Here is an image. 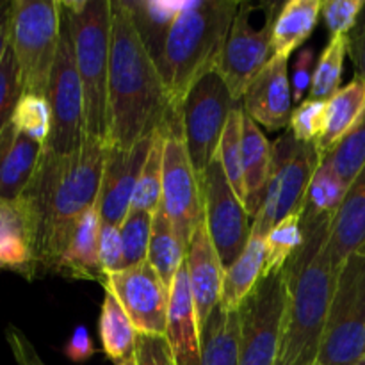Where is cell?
Returning a JSON list of instances; mask_svg holds the SVG:
<instances>
[{
  "mask_svg": "<svg viewBox=\"0 0 365 365\" xmlns=\"http://www.w3.org/2000/svg\"><path fill=\"white\" fill-rule=\"evenodd\" d=\"M106 153L107 143L89 138L68 155L43 150L34 177L16 200L27 225L36 278L59 271L78 220L98 200Z\"/></svg>",
  "mask_w": 365,
  "mask_h": 365,
  "instance_id": "6da1fadb",
  "label": "cell"
},
{
  "mask_svg": "<svg viewBox=\"0 0 365 365\" xmlns=\"http://www.w3.org/2000/svg\"><path fill=\"white\" fill-rule=\"evenodd\" d=\"M175 107L123 0L110 2L107 145L128 146L159 130Z\"/></svg>",
  "mask_w": 365,
  "mask_h": 365,
  "instance_id": "7a4b0ae2",
  "label": "cell"
},
{
  "mask_svg": "<svg viewBox=\"0 0 365 365\" xmlns=\"http://www.w3.org/2000/svg\"><path fill=\"white\" fill-rule=\"evenodd\" d=\"M330 223L331 216L303 207V245L284 267L287 305L278 353L284 365H312L317 360L339 277L324 253Z\"/></svg>",
  "mask_w": 365,
  "mask_h": 365,
  "instance_id": "3957f363",
  "label": "cell"
},
{
  "mask_svg": "<svg viewBox=\"0 0 365 365\" xmlns=\"http://www.w3.org/2000/svg\"><path fill=\"white\" fill-rule=\"evenodd\" d=\"M239 6L237 0L182 4L157 63L175 107L203 75L220 68Z\"/></svg>",
  "mask_w": 365,
  "mask_h": 365,
  "instance_id": "277c9868",
  "label": "cell"
},
{
  "mask_svg": "<svg viewBox=\"0 0 365 365\" xmlns=\"http://www.w3.org/2000/svg\"><path fill=\"white\" fill-rule=\"evenodd\" d=\"M73 38L75 61L84 91L86 132L89 139L107 143V84H109L110 2L61 0Z\"/></svg>",
  "mask_w": 365,
  "mask_h": 365,
  "instance_id": "5b68a950",
  "label": "cell"
},
{
  "mask_svg": "<svg viewBox=\"0 0 365 365\" xmlns=\"http://www.w3.org/2000/svg\"><path fill=\"white\" fill-rule=\"evenodd\" d=\"M61 36V0H13L9 46L24 95L45 96Z\"/></svg>",
  "mask_w": 365,
  "mask_h": 365,
  "instance_id": "8992f818",
  "label": "cell"
},
{
  "mask_svg": "<svg viewBox=\"0 0 365 365\" xmlns=\"http://www.w3.org/2000/svg\"><path fill=\"white\" fill-rule=\"evenodd\" d=\"M365 359V253L342 264L321 337L317 364L356 365Z\"/></svg>",
  "mask_w": 365,
  "mask_h": 365,
  "instance_id": "52a82bcc",
  "label": "cell"
},
{
  "mask_svg": "<svg viewBox=\"0 0 365 365\" xmlns=\"http://www.w3.org/2000/svg\"><path fill=\"white\" fill-rule=\"evenodd\" d=\"M321 160L316 143L296 141L289 128L273 143L266 198L253 217V234L266 237L278 221L303 209L307 189Z\"/></svg>",
  "mask_w": 365,
  "mask_h": 365,
  "instance_id": "ba28073f",
  "label": "cell"
},
{
  "mask_svg": "<svg viewBox=\"0 0 365 365\" xmlns=\"http://www.w3.org/2000/svg\"><path fill=\"white\" fill-rule=\"evenodd\" d=\"M164 135L163 153V198L160 209L170 220L175 234L187 248L191 235L203 220L202 178L196 173L187 148L180 107L170 114L160 127Z\"/></svg>",
  "mask_w": 365,
  "mask_h": 365,
  "instance_id": "9c48e42d",
  "label": "cell"
},
{
  "mask_svg": "<svg viewBox=\"0 0 365 365\" xmlns=\"http://www.w3.org/2000/svg\"><path fill=\"white\" fill-rule=\"evenodd\" d=\"M46 100L52 113V127L43 150L56 155H68L84 146L88 139L84 114V91L75 61L71 29L61 9V36L56 63L48 82Z\"/></svg>",
  "mask_w": 365,
  "mask_h": 365,
  "instance_id": "30bf717a",
  "label": "cell"
},
{
  "mask_svg": "<svg viewBox=\"0 0 365 365\" xmlns=\"http://www.w3.org/2000/svg\"><path fill=\"white\" fill-rule=\"evenodd\" d=\"M239 106L241 102L232 96L227 82L217 70L203 75L182 100L180 113L185 148L200 178L217 155L228 118Z\"/></svg>",
  "mask_w": 365,
  "mask_h": 365,
  "instance_id": "8fae6325",
  "label": "cell"
},
{
  "mask_svg": "<svg viewBox=\"0 0 365 365\" xmlns=\"http://www.w3.org/2000/svg\"><path fill=\"white\" fill-rule=\"evenodd\" d=\"M285 305L287 285L284 271L257 282L237 310L239 365H277Z\"/></svg>",
  "mask_w": 365,
  "mask_h": 365,
  "instance_id": "7c38bea8",
  "label": "cell"
},
{
  "mask_svg": "<svg viewBox=\"0 0 365 365\" xmlns=\"http://www.w3.org/2000/svg\"><path fill=\"white\" fill-rule=\"evenodd\" d=\"M202 195L207 232L225 271L245 252L252 225L248 210L232 189L217 155L203 171Z\"/></svg>",
  "mask_w": 365,
  "mask_h": 365,
  "instance_id": "4fadbf2b",
  "label": "cell"
},
{
  "mask_svg": "<svg viewBox=\"0 0 365 365\" xmlns=\"http://www.w3.org/2000/svg\"><path fill=\"white\" fill-rule=\"evenodd\" d=\"M274 7H278V4L269 7L262 29H255L252 25L250 14L253 6L250 2H241L234 18L217 71L225 78L232 96L237 102H241L253 78L273 59L271 36H273L274 16H277Z\"/></svg>",
  "mask_w": 365,
  "mask_h": 365,
  "instance_id": "5bb4252c",
  "label": "cell"
},
{
  "mask_svg": "<svg viewBox=\"0 0 365 365\" xmlns=\"http://www.w3.org/2000/svg\"><path fill=\"white\" fill-rule=\"evenodd\" d=\"M103 287L120 302L139 335L166 337L171 292L148 260L107 274Z\"/></svg>",
  "mask_w": 365,
  "mask_h": 365,
  "instance_id": "9a60e30c",
  "label": "cell"
},
{
  "mask_svg": "<svg viewBox=\"0 0 365 365\" xmlns=\"http://www.w3.org/2000/svg\"><path fill=\"white\" fill-rule=\"evenodd\" d=\"M155 139V132L139 139L128 148L107 145L106 164H103L102 185H100L98 205L100 220L106 225L120 227L128 214L134 200L141 171L148 159L150 148Z\"/></svg>",
  "mask_w": 365,
  "mask_h": 365,
  "instance_id": "2e32d148",
  "label": "cell"
},
{
  "mask_svg": "<svg viewBox=\"0 0 365 365\" xmlns=\"http://www.w3.org/2000/svg\"><path fill=\"white\" fill-rule=\"evenodd\" d=\"M287 61L273 56L253 78L241 100L246 116L269 130L287 128L294 110Z\"/></svg>",
  "mask_w": 365,
  "mask_h": 365,
  "instance_id": "e0dca14e",
  "label": "cell"
},
{
  "mask_svg": "<svg viewBox=\"0 0 365 365\" xmlns=\"http://www.w3.org/2000/svg\"><path fill=\"white\" fill-rule=\"evenodd\" d=\"M185 266H187L196 319L202 334V328L205 327L212 310L220 305L221 284H223V266L207 232L205 216L192 232L185 255Z\"/></svg>",
  "mask_w": 365,
  "mask_h": 365,
  "instance_id": "ac0fdd59",
  "label": "cell"
},
{
  "mask_svg": "<svg viewBox=\"0 0 365 365\" xmlns=\"http://www.w3.org/2000/svg\"><path fill=\"white\" fill-rule=\"evenodd\" d=\"M166 341L177 365L202 364V334L196 319L185 262L178 271L171 289Z\"/></svg>",
  "mask_w": 365,
  "mask_h": 365,
  "instance_id": "d6986e66",
  "label": "cell"
},
{
  "mask_svg": "<svg viewBox=\"0 0 365 365\" xmlns=\"http://www.w3.org/2000/svg\"><path fill=\"white\" fill-rule=\"evenodd\" d=\"M365 246V166L351 182L342 202L330 223L328 241L324 246L328 260L335 271H341L342 264L360 252Z\"/></svg>",
  "mask_w": 365,
  "mask_h": 365,
  "instance_id": "ffe728a7",
  "label": "cell"
},
{
  "mask_svg": "<svg viewBox=\"0 0 365 365\" xmlns=\"http://www.w3.org/2000/svg\"><path fill=\"white\" fill-rule=\"evenodd\" d=\"M43 145L18 130L9 121L0 134V198L16 202L32 180Z\"/></svg>",
  "mask_w": 365,
  "mask_h": 365,
  "instance_id": "44dd1931",
  "label": "cell"
},
{
  "mask_svg": "<svg viewBox=\"0 0 365 365\" xmlns=\"http://www.w3.org/2000/svg\"><path fill=\"white\" fill-rule=\"evenodd\" d=\"M100 228H102V220H100L98 205L95 203L78 220L70 245L61 257L57 274L78 278V280H106L98 257Z\"/></svg>",
  "mask_w": 365,
  "mask_h": 365,
  "instance_id": "7402d4cb",
  "label": "cell"
},
{
  "mask_svg": "<svg viewBox=\"0 0 365 365\" xmlns=\"http://www.w3.org/2000/svg\"><path fill=\"white\" fill-rule=\"evenodd\" d=\"M273 145L267 141L259 125L245 114L242 125V171H245V207L255 217L266 198L271 173Z\"/></svg>",
  "mask_w": 365,
  "mask_h": 365,
  "instance_id": "603a6c76",
  "label": "cell"
},
{
  "mask_svg": "<svg viewBox=\"0 0 365 365\" xmlns=\"http://www.w3.org/2000/svg\"><path fill=\"white\" fill-rule=\"evenodd\" d=\"M365 114V78L356 75L349 84L342 86L327 102V116L319 139L316 141L321 159L328 155L348 132L356 127Z\"/></svg>",
  "mask_w": 365,
  "mask_h": 365,
  "instance_id": "cb8c5ba5",
  "label": "cell"
},
{
  "mask_svg": "<svg viewBox=\"0 0 365 365\" xmlns=\"http://www.w3.org/2000/svg\"><path fill=\"white\" fill-rule=\"evenodd\" d=\"M264 264H266V237L252 232L241 257L223 271L220 307L225 312H237L246 296L262 278Z\"/></svg>",
  "mask_w": 365,
  "mask_h": 365,
  "instance_id": "d4e9b609",
  "label": "cell"
},
{
  "mask_svg": "<svg viewBox=\"0 0 365 365\" xmlns=\"http://www.w3.org/2000/svg\"><path fill=\"white\" fill-rule=\"evenodd\" d=\"M321 0H289L280 7L273 24V56L289 59L316 29L321 16Z\"/></svg>",
  "mask_w": 365,
  "mask_h": 365,
  "instance_id": "484cf974",
  "label": "cell"
},
{
  "mask_svg": "<svg viewBox=\"0 0 365 365\" xmlns=\"http://www.w3.org/2000/svg\"><path fill=\"white\" fill-rule=\"evenodd\" d=\"M0 269L13 271L27 280L36 278L27 225L16 202L0 198Z\"/></svg>",
  "mask_w": 365,
  "mask_h": 365,
  "instance_id": "4316f807",
  "label": "cell"
},
{
  "mask_svg": "<svg viewBox=\"0 0 365 365\" xmlns=\"http://www.w3.org/2000/svg\"><path fill=\"white\" fill-rule=\"evenodd\" d=\"M134 20L138 34L153 63L160 61L168 32L184 2L173 0H123Z\"/></svg>",
  "mask_w": 365,
  "mask_h": 365,
  "instance_id": "83f0119b",
  "label": "cell"
},
{
  "mask_svg": "<svg viewBox=\"0 0 365 365\" xmlns=\"http://www.w3.org/2000/svg\"><path fill=\"white\" fill-rule=\"evenodd\" d=\"M239 365V316L220 305L202 328V364Z\"/></svg>",
  "mask_w": 365,
  "mask_h": 365,
  "instance_id": "f1b7e54d",
  "label": "cell"
},
{
  "mask_svg": "<svg viewBox=\"0 0 365 365\" xmlns=\"http://www.w3.org/2000/svg\"><path fill=\"white\" fill-rule=\"evenodd\" d=\"M187 248L182 245L180 239L175 234L170 220L164 216L163 210L153 214L152 237L148 246V264L153 267L164 287L171 292L178 271L184 266Z\"/></svg>",
  "mask_w": 365,
  "mask_h": 365,
  "instance_id": "f546056e",
  "label": "cell"
},
{
  "mask_svg": "<svg viewBox=\"0 0 365 365\" xmlns=\"http://www.w3.org/2000/svg\"><path fill=\"white\" fill-rule=\"evenodd\" d=\"M98 331L107 359L118 364L128 356H134L138 331L125 314L123 307L109 291H106V296H103Z\"/></svg>",
  "mask_w": 365,
  "mask_h": 365,
  "instance_id": "4dcf8cb0",
  "label": "cell"
},
{
  "mask_svg": "<svg viewBox=\"0 0 365 365\" xmlns=\"http://www.w3.org/2000/svg\"><path fill=\"white\" fill-rule=\"evenodd\" d=\"M348 56V36L330 38L323 53L314 68L312 84L309 89V100L328 102L341 89L342 68Z\"/></svg>",
  "mask_w": 365,
  "mask_h": 365,
  "instance_id": "1f68e13d",
  "label": "cell"
},
{
  "mask_svg": "<svg viewBox=\"0 0 365 365\" xmlns=\"http://www.w3.org/2000/svg\"><path fill=\"white\" fill-rule=\"evenodd\" d=\"M302 214L303 209L289 214L287 217L278 221L266 235V264H264L262 277L282 273L289 259L303 245Z\"/></svg>",
  "mask_w": 365,
  "mask_h": 365,
  "instance_id": "d6a6232c",
  "label": "cell"
},
{
  "mask_svg": "<svg viewBox=\"0 0 365 365\" xmlns=\"http://www.w3.org/2000/svg\"><path fill=\"white\" fill-rule=\"evenodd\" d=\"M242 125H245V109L242 103L232 110L227 121L223 135H221L217 157L223 166L225 175L230 182L232 189L239 196L242 203L246 200L245 189V171H242Z\"/></svg>",
  "mask_w": 365,
  "mask_h": 365,
  "instance_id": "836d02e7",
  "label": "cell"
},
{
  "mask_svg": "<svg viewBox=\"0 0 365 365\" xmlns=\"http://www.w3.org/2000/svg\"><path fill=\"white\" fill-rule=\"evenodd\" d=\"M348 189L349 185L335 173L328 159H323L317 170L314 171L303 207L334 217L337 210L341 209L342 202L348 195Z\"/></svg>",
  "mask_w": 365,
  "mask_h": 365,
  "instance_id": "e575fe53",
  "label": "cell"
},
{
  "mask_svg": "<svg viewBox=\"0 0 365 365\" xmlns=\"http://www.w3.org/2000/svg\"><path fill=\"white\" fill-rule=\"evenodd\" d=\"M163 153H164V135L163 130L155 132V139L150 148L148 159L141 171L138 185H135L134 200L130 209L143 210V212L155 214L160 209L163 198Z\"/></svg>",
  "mask_w": 365,
  "mask_h": 365,
  "instance_id": "d590c367",
  "label": "cell"
},
{
  "mask_svg": "<svg viewBox=\"0 0 365 365\" xmlns=\"http://www.w3.org/2000/svg\"><path fill=\"white\" fill-rule=\"evenodd\" d=\"M324 159L331 164L335 173L348 185L365 166V114L351 132L339 141V145Z\"/></svg>",
  "mask_w": 365,
  "mask_h": 365,
  "instance_id": "8d00e7d4",
  "label": "cell"
},
{
  "mask_svg": "<svg viewBox=\"0 0 365 365\" xmlns=\"http://www.w3.org/2000/svg\"><path fill=\"white\" fill-rule=\"evenodd\" d=\"M11 123L25 135L45 146L50 135V127H52L48 100L39 95H21L14 107Z\"/></svg>",
  "mask_w": 365,
  "mask_h": 365,
  "instance_id": "74e56055",
  "label": "cell"
},
{
  "mask_svg": "<svg viewBox=\"0 0 365 365\" xmlns=\"http://www.w3.org/2000/svg\"><path fill=\"white\" fill-rule=\"evenodd\" d=\"M153 214L130 209L120 225L121 245H123L125 267L138 266L148 259L150 237H152Z\"/></svg>",
  "mask_w": 365,
  "mask_h": 365,
  "instance_id": "f35d334b",
  "label": "cell"
},
{
  "mask_svg": "<svg viewBox=\"0 0 365 365\" xmlns=\"http://www.w3.org/2000/svg\"><path fill=\"white\" fill-rule=\"evenodd\" d=\"M324 116H327V102L307 98L292 110L289 130L292 132L296 141L316 143L323 132Z\"/></svg>",
  "mask_w": 365,
  "mask_h": 365,
  "instance_id": "ab89813d",
  "label": "cell"
},
{
  "mask_svg": "<svg viewBox=\"0 0 365 365\" xmlns=\"http://www.w3.org/2000/svg\"><path fill=\"white\" fill-rule=\"evenodd\" d=\"M21 95H24V91H21L16 61H14L11 46H7L2 63H0V134L9 125L14 107H16Z\"/></svg>",
  "mask_w": 365,
  "mask_h": 365,
  "instance_id": "60d3db41",
  "label": "cell"
},
{
  "mask_svg": "<svg viewBox=\"0 0 365 365\" xmlns=\"http://www.w3.org/2000/svg\"><path fill=\"white\" fill-rule=\"evenodd\" d=\"M365 0H327L321 7V16L324 18L330 38L348 36L355 27Z\"/></svg>",
  "mask_w": 365,
  "mask_h": 365,
  "instance_id": "b9f144b4",
  "label": "cell"
},
{
  "mask_svg": "<svg viewBox=\"0 0 365 365\" xmlns=\"http://www.w3.org/2000/svg\"><path fill=\"white\" fill-rule=\"evenodd\" d=\"M98 257L100 266H102V271L106 277L107 274L116 273V271L125 269L123 245H121L120 227L102 223L98 241Z\"/></svg>",
  "mask_w": 365,
  "mask_h": 365,
  "instance_id": "7bdbcfd3",
  "label": "cell"
},
{
  "mask_svg": "<svg viewBox=\"0 0 365 365\" xmlns=\"http://www.w3.org/2000/svg\"><path fill=\"white\" fill-rule=\"evenodd\" d=\"M134 356L135 365H177L166 337L138 334Z\"/></svg>",
  "mask_w": 365,
  "mask_h": 365,
  "instance_id": "ee69618b",
  "label": "cell"
},
{
  "mask_svg": "<svg viewBox=\"0 0 365 365\" xmlns=\"http://www.w3.org/2000/svg\"><path fill=\"white\" fill-rule=\"evenodd\" d=\"M314 64H316V50L312 46H305V48L299 50L291 77L292 102H296L298 106L303 102V96L312 84Z\"/></svg>",
  "mask_w": 365,
  "mask_h": 365,
  "instance_id": "f6af8a7d",
  "label": "cell"
},
{
  "mask_svg": "<svg viewBox=\"0 0 365 365\" xmlns=\"http://www.w3.org/2000/svg\"><path fill=\"white\" fill-rule=\"evenodd\" d=\"M6 341L16 365H46L39 353L36 351L34 344L29 341L27 335L14 324H9L6 328Z\"/></svg>",
  "mask_w": 365,
  "mask_h": 365,
  "instance_id": "bcb514c9",
  "label": "cell"
},
{
  "mask_svg": "<svg viewBox=\"0 0 365 365\" xmlns=\"http://www.w3.org/2000/svg\"><path fill=\"white\" fill-rule=\"evenodd\" d=\"M95 346H93L91 335L84 324H78L73 330L71 337L68 339L64 346V356L73 364H84L95 355Z\"/></svg>",
  "mask_w": 365,
  "mask_h": 365,
  "instance_id": "7dc6e473",
  "label": "cell"
},
{
  "mask_svg": "<svg viewBox=\"0 0 365 365\" xmlns=\"http://www.w3.org/2000/svg\"><path fill=\"white\" fill-rule=\"evenodd\" d=\"M348 56L356 68V75L365 78V4L355 27L348 34Z\"/></svg>",
  "mask_w": 365,
  "mask_h": 365,
  "instance_id": "c3c4849f",
  "label": "cell"
},
{
  "mask_svg": "<svg viewBox=\"0 0 365 365\" xmlns=\"http://www.w3.org/2000/svg\"><path fill=\"white\" fill-rule=\"evenodd\" d=\"M11 14H13V0H0V63L9 46Z\"/></svg>",
  "mask_w": 365,
  "mask_h": 365,
  "instance_id": "681fc988",
  "label": "cell"
},
{
  "mask_svg": "<svg viewBox=\"0 0 365 365\" xmlns=\"http://www.w3.org/2000/svg\"><path fill=\"white\" fill-rule=\"evenodd\" d=\"M116 365H135V356H128V359L121 360V362H118Z\"/></svg>",
  "mask_w": 365,
  "mask_h": 365,
  "instance_id": "f907efd6",
  "label": "cell"
},
{
  "mask_svg": "<svg viewBox=\"0 0 365 365\" xmlns=\"http://www.w3.org/2000/svg\"><path fill=\"white\" fill-rule=\"evenodd\" d=\"M356 365H365V359H362V360H360V362H359V364H356Z\"/></svg>",
  "mask_w": 365,
  "mask_h": 365,
  "instance_id": "816d5d0a",
  "label": "cell"
},
{
  "mask_svg": "<svg viewBox=\"0 0 365 365\" xmlns=\"http://www.w3.org/2000/svg\"><path fill=\"white\" fill-rule=\"evenodd\" d=\"M277 365H284V364H282V362H280V360H277Z\"/></svg>",
  "mask_w": 365,
  "mask_h": 365,
  "instance_id": "f5cc1de1",
  "label": "cell"
},
{
  "mask_svg": "<svg viewBox=\"0 0 365 365\" xmlns=\"http://www.w3.org/2000/svg\"><path fill=\"white\" fill-rule=\"evenodd\" d=\"M360 252H362V253H365V246H364V248H362V250H360Z\"/></svg>",
  "mask_w": 365,
  "mask_h": 365,
  "instance_id": "db71d44e",
  "label": "cell"
},
{
  "mask_svg": "<svg viewBox=\"0 0 365 365\" xmlns=\"http://www.w3.org/2000/svg\"><path fill=\"white\" fill-rule=\"evenodd\" d=\"M312 365H323V364H317V362H316V364H312Z\"/></svg>",
  "mask_w": 365,
  "mask_h": 365,
  "instance_id": "11a10c76",
  "label": "cell"
}]
</instances>
